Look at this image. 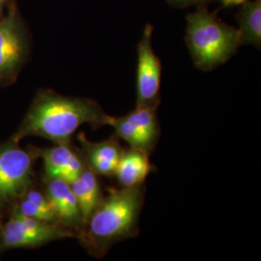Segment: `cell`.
Segmentation results:
<instances>
[{"label": "cell", "mask_w": 261, "mask_h": 261, "mask_svg": "<svg viewBox=\"0 0 261 261\" xmlns=\"http://www.w3.org/2000/svg\"><path fill=\"white\" fill-rule=\"evenodd\" d=\"M110 115L95 100L68 97L45 90L38 94L12 140L19 142L28 136L71 144V138L84 124L93 129L108 126Z\"/></svg>", "instance_id": "1"}, {"label": "cell", "mask_w": 261, "mask_h": 261, "mask_svg": "<svg viewBox=\"0 0 261 261\" xmlns=\"http://www.w3.org/2000/svg\"><path fill=\"white\" fill-rule=\"evenodd\" d=\"M108 192L77 233L84 248L96 258L105 257L115 244L139 235L146 188L141 184L109 188Z\"/></svg>", "instance_id": "2"}, {"label": "cell", "mask_w": 261, "mask_h": 261, "mask_svg": "<svg viewBox=\"0 0 261 261\" xmlns=\"http://www.w3.org/2000/svg\"><path fill=\"white\" fill-rule=\"evenodd\" d=\"M217 13L198 6L186 17L187 47L194 65L202 72L226 63L242 47L237 28L223 21Z\"/></svg>", "instance_id": "3"}, {"label": "cell", "mask_w": 261, "mask_h": 261, "mask_svg": "<svg viewBox=\"0 0 261 261\" xmlns=\"http://www.w3.org/2000/svg\"><path fill=\"white\" fill-rule=\"evenodd\" d=\"M77 237L73 229L59 224H50L21 214L18 209L5 224L0 240V251L35 248L47 243Z\"/></svg>", "instance_id": "4"}, {"label": "cell", "mask_w": 261, "mask_h": 261, "mask_svg": "<svg viewBox=\"0 0 261 261\" xmlns=\"http://www.w3.org/2000/svg\"><path fill=\"white\" fill-rule=\"evenodd\" d=\"M154 28L146 23L137 46V105L138 108L158 109L161 102L162 62L152 45Z\"/></svg>", "instance_id": "5"}, {"label": "cell", "mask_w": 261, "mask_h": 261, "mask_svg": "<svg viewBox=\"0 0 261 261\" xmlns=\"http://www.w3.org/2000/svg\"><path fill=\"white\" fill-rule=\"evenodd\" d=\"M33 155L11 140L0 146V200L21 197L32 183Z\"/></svg>", "instance_id": "6"}, {"label": "cell", "mask_w": 261, "mask_h": 261, "mask_svg": "<svg viewBox=\"0 0 261 261\" xmlns=\"http://www.w3.org/2000/svg\"><path fill=\"white\" fill-rule=\"evenodd\" d=\"M28 54V41L14 11L0 19V84L18 73Z\"/></svg>", "instance_id": "7"}, {"label": "cell", "mask_w": 261, "mask_h": 261, "mask_svg": "<svg viewBox=\"0 0 261 261\" xmlns=\"http://www.w3.org/2000/svg\"><path fill=\"white\" fill-rule=\"evenodd\" d=\"M45 195L53 207L57 222L80 232L84 226L83 217L70 184L62 179L47 177Z\"/></svg>", "instance_id": "8"}, {"label": "cell", "mask_w": 261, "mask_h": 261, "mask_svg": "<svg viewBox=\"0 0 261 261\" xmlns=\"http://www.w3.org/2000/svg\"><path fill=\"white\" fill-rule=\"evenodd\" d=\"M77 140L82 144L84 160L94 172L103 176H114L124 151L116 135L103 141L92 142L84 133H80Z\"/></svg>", "instance_id": "9"}, {"label": "cell", "mask_w": 261, "mask_h": 261, "mask_svg": "<svg viewBox=\"0 0 261 261\" xmlns=\"http://www.w3.org/2000/svg\"><path fill=\"white\" fill-rule=\"evenodd\" d=\"M149 155L140 150L129 148L123 151L114 176L120 187L138 186L144 184L153 169Z\"/></svg>", "instance_id": "10"}, {"label": "cell", "mask_w": 261, "mask_h": 261, "mask_svg": "<svg viewBox=\"0 0 261 261\" xmlns=\"http://www.w3.org/2000/svg\"><path fill=\"white\" fill-rule=\"evenodd\" d=\"M84 168L80 175L69 184L76 198L84 226L94 209L103 198V195L97 179V174L87 165L84 158Z\"/></svg>", "instance_id": "11"}, {"label": "cell", "mask_w": 261, "mask_h": 261, "mask_svg": "<svg viewBox=\"0 0 261 261\" xmlns=\"http://www.w3.org/2000/svg\"><path fill=\"white\" fill-rule=\"evenodd\" d=\"M241 46L261 47V0H247L236 14Z\"/></svg>", "instance_id": "12"}, {"label": "cell", "mask_w": 261, "mask_h": 261, "mask_svg": "<svg viewBox=\"0 0 261 261\" xmlns=\"http://www.w3.org/2000/svg\"><path fill=\"white\" fill-rule=\"evenodd\" d=\"M38 155L44 161L46 175L48 178L55 177L64 169L81 172L84 168V158H81L71 148V144H56L54 147L40 150Z\"/></svg>", "instance_id": "13"}, {"label": "cell", "mask_w": 261, "mask_h": 261, "mask_svg": "<svg viewBox=\"0 0 261 261\" xmlns=\"http://www.w3.org/2000/svg\"><path fill=\"white\" fill-rule=\"evenodd\" d=\"M108 126L114 130V134L119 140H125L130 148L140 150L150 154L156 146V143L140 130L137 126L130 123L125 116H112L110 115Z\"/></svg>", "instance_id": "14"}, {"label": "cell", "mask_w": 261, "mask_h": 261, "mask_svg": "<svg viewBox=\"0 0 261 261\" xmlns=\"http://www.w3.org/2000/svg\"><path fill=\"white\" fill-rule=\"evenodd\" d=\"M124 116L157 144L160 136L157 109L136 107L133 112H129Z\"/></svg>", "instance_id": "15"}, {"label": "cell", "mask_w": 261, "mask_h": 261, "mask_svg": "<svg viewBox=\"0 0 261 261\" xmlns=\"http://www.w3.org/2000/svg\"><path fill=\"white\" fill-rule=\"evenodd\" d=\"M17 209L21 214L25 215V216L33 218V219H36L38 221L50 223V224H58L56 215L40 208L39 206L31 202L27 197L21 198L19 207Z\"/></svg>", "instance_id": "16"}, {"label": "cell", "mask_w": 261, "mask_h": 261, "mask_svg": "<svg viewBox=\"0 0 261 261\" xmlns=\"http://www.w3.org/2000/svg\"><path fill=\"white\" fill-rule=\"evenodd\" d=\"M168 4L174 8L184 9L191 6H208V4L213 3L217 0H166Z\"/></svg>", "instance_id": "17"}, {"label": "cell", "mask_w": 261, "mask_h": 261, "mask_svg": "<svg viewBox=\"0 0 261 261\" xmlns=\"http://www.w3.org/2000/svg\"><path fill=\"white\" fill-rule=\"evenodd\" d=\"M217 1H219L224 8H229L233 6H239L247 0H217Z\"/></svg>", "instance_id": "18"}, {"label": "cell", "mask_w": 261, "mask_h": 261, "mask_svg": "<svg viewBox=\"0 0 261 261\" xmlns=\"http://www.w3.org/2000/svg\"><path fill=\"white\" fill-rule=\"evenodd\" d=\"M7 2L8 0H0V19L4 17V10L7 5Z\"/></svg>", "instance_id": "19"}]
</instances>
